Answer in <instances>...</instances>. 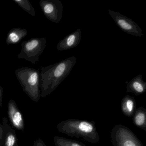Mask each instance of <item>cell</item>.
<instances>
[{
    "instance_id": "obj_1",
    "label": "cell",
    "mask_w": 146,
    "mask_h": 146,
    "mask_svg": "<svg viewBox=\"0 0 146 146\" xmlns=\"http://www.w3.org/2000/svg\"><path fill=\"white\" fill-rule=\"evenodd\" d=\"M76 63V58L72 56L54 64L41 68V97H45L56 90L69 75Z\"/></svg>"
},
{
    "instance_id": "obj_2",
    "label": "cell",
    "mask_w": 146,
    "mask_h": 146,
    "mask_svg": "<svg viewBox=\"0 0 146 146\" xmlns=\"http://www.w3.org/2000/svg\"><path fill=\"white\" fill-rule=\"evenodd\" d=\"M57 129L62 133L77 139L82 138L92 144L98 143L100 140L94 121L68 119L58 123Z\"/></svg>"
},
{
    "instance_id": "obj_3",
    "label": "cell",
    "mask_w": 146,
    "mask_h": 146,
    "mask_svg": "<svg viewBox=\"0 0 146 146\" xmlns=\"http://www.w3.org/2000/svg\"><path fill=\"white\" fill-rule=\"evenodd\" d=\"M15 74L26 94L33 101L38 102L41 97L39 70L24 67L16 69Z\"/></svg>"
},
{
    "instance_id": "obj_4",
    "label": "cell",
    "mask_w": 146,
    "mask_h": 146,
    "mask_svg": "<svg viewBox=\"0 0 146 146\" xmlns=\"http://www.w3.org/2000/svg\"><path fill=\"white\" fill-rule=\"evenodd\" d=\"M46 39L44 38H32L21 44V49L18 55L19 59H24L35 64L46 47Z\"/></svg>"
},
{
    "instance_id": "obj_5",
    "label": "cell",
    "mask_w": 146,
    "mask_h": 146,
    "mask_svg": "<svg viewBox=\"0 0 146 146\" xmlns=\"http://www.w3.org/2000/svg\"><path fill=\"white\" fill-rule=\"evenodd\" d=\"M111 138L113 146H143L130 129L121 124H117L113 128Z\"/></svg>"
},
{
    "instance_id": "obj_6",
    "label": "cell",
    "mask_w": 146,
    "mask_h": 146,
    "mask_svg": "<svg viewBox=\"0 0 146 146\" xmlns=\"http://www.w3.org/2000/svg\"><path fill=\"white\" fill-rule=\"evenodd\" d=\"M109 14L117 26L123 31L130 35L137 37L143 36L142 30L134 21L121 13L109 9Z\"/></svg>"
},
{
    "instance_id": "obj_7",
    "label": "cell",
    "mask_w": 146,
    "mask_h": 146,
    "mask_svg": "<svg viewBox=\"0 0 146 146\" xmlns=\"http://www.w3.org/2000/svg\"><path fill=\"white\" fill-rule=\"evenodd\" d=\"M39 4L44 16L57 24L63 16V4L60 0H40Z\"/></svg>"
},
{
    "instance_id": "obj_8",
    "label": "cell",
    "mask_w": 146,
    "mask_h": 146,
    "mask_svg": "<svg viewBox=\"0 0 146 146\" xmlns=\"http://www.w3.org/2000/svg\"><path fill=\"white\" fill-rule=\"evenodd\" d=\"M7 111L9 119L13 127L18 130H24V117L13 99H10L8 103Z\"/></svg>"
},
{
    "instance_id": "obj_9",
    "label": "cell",
    "mask_w": 146,
    "mask_h": 146,
    "mask_svg": "<svg viewBox=\"0 0 146 146\" xmlns=\"http://www.w3.org/2000/svg\"><path fill=\"white\" fill-rule=\"evenodd\" d=\"M81 31L78 28L76 31L68 34L58 43L56 48L60 51L68 50L76 47L81 39Z\"/></svg>"
},
{
    "instance_id": "obj_10",
    "label": "cell",
    "mask_w": 146,
    "mask_h": 146,
    "mask_svg": "<svg viewBox=\"0 0 146 146\" xmlns=\"http://www.w3.org/2000/svg\"><path fill=\"white\" fill-rule=\"evenodd\" d=\"M127 92L133 93L135 96L141 95L146 91V81H143L142 75H139L127 82Z\"/></svg>"
},
{
    "instance_id": "obj_11",
    "label": "cell",
    "mask_w": 146,
    "mask_h": 146,
    "mask_svg": "<svg viewBox=\"0 0 146 146\" xmlns=\"http://www.w3.org/2000/svg\"><path fill=\"white\" fill-rule=\"evenodd\" d=\"M3 146H17V138L14 129L11 127L5 117L3 118Z\"/></svg>"
},
{
    "instance_id": "obj_12",
    "label": "cell",
    "mask_w": 146,
    "mask_h": 146,
    "mask_svg": "<svg viewBox=\"0 0 146 146\" xmlns=\"http://www.w3.org/2000/svg\"><path fill=\"white\" fill-rule=\"evenodd\" d=\"M28 34L25 29L20 27H14L10 30L6 39V43L8 45H14L19 43Z\"/></svg>"
},
{
    "instance_id": "obj_13",
    "label": "cell",
    "mask_w": 146,
    "mask_h": 146,
    "mask_svg": "<svg viewBox=\"0 0 146 146\" xmlns=\"http://www.w3.org/2000/svg\"><path fill=\"white\" fill-rule=\"evenodd\" d=\"M136 102L134 98L129 95H126L121 100L122 112L126 116L133 117L136 109Z\"/></svg>"
},
{
    "instance_id": "obj_14",
    "label": "cell",
    "mask_w": 146,
    "mask_h": 146,
    "mask_svg": "<svg viewBox=\"0 0 146 146\" xmlns=\"http://www.w3.org/2000/svg\"><path fill=\"white\" fill-rule=\"evenodd\" d=\"M133 122L136 127L146 132V109L142 107L135 110L133 116Z\"/></svg>"
},
{
    "instance_id": "obj_15",
    "label": "cell",
    "mask_w": 146,
    "mask_h": 146,
    "mask_svg": "<svg viewBox=\"0 0 146 146\" xmlns=\"http://www.w3.org/2000/svg\"><path fill=\"white\" fill-rule=\"evenodd\" d=\"M54 141L55 146H86L79 141L60 136H54Z\"/></svg>"
},
{
    "instance_id": "obj_16",
    "label": "cell",
    "mask_w": 146,
    "mask_h": 146,
    "mask_svg": "<svg viewBox=\"0 0 146 146\" xmlns=\"http://www.w3.org/2000/svg\"><path fill=\"white\" fill-rule=\"evenodd\" d=\"M22 9L33 16H36V12L34 8L28 0H13Z\"/></svg>"
},
{
    "instance_id": "obj_17",
    "label": "cell",
    "mask_w": 146,
    "mask_h": 146,
    "mask_svg": "<svg viewBox=\"0 0 146 146\" xmlns=\"http://www.w3.org/2000/svg\"><path fill=\"white\" fill-rule=\"evenodd\" d=\"M3 125L0 123V146H3Z\"/></svg>"
},
{
    "instance_id": "obj_18",
    "label": "cell",
    "mask_w": 146,
    "mask_h": 146,
    "mask_svg": "<svg viewBox=\"0 0 146 146\" xmlns=\"http://www.w3.org/2000/svg\"><path fill=\"white\" fill-rule=\"evenodd\" d=\"M33 146H46L45 143L41 139H38L34 141Z\"/></svg>"
},
{
    "instance_id": "obj_19",
    "label": "cell",
    "mask_w": 146,
    "mask_h": 146,
    "mask_svg": "<svg viewBox=\"0 0 146 146\" xmlns=\"http://www.w3.org/2000/svg\"><path fill=\"white\" fill-rule=\"evenodd\" d=\"M3 88L0 86V107L3 105Z\"/></svg>"
}]
</instances>
